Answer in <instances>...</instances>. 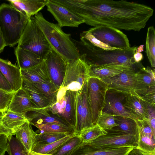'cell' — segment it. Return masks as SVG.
<instances>
[{
	"instance_id": "3957f363",
	"label": "cell",
	"mask_w": 155,
	"mask_h": 155,
	"mask_svg": "<svg viewBox=\"0 0 155 155\" xmlns=\"http://www.w3.org/2000/svg\"><path fill=\"white\" fill-rule=\"evenodd\" d=\"M34 18L52 49L67 61L80 58L70 34L64 32L57 24L48 21L40 12L35 15Z\"/></svg>"
},
{
	"instance_id": "74e56055",
	"label": "cell",
	"mask_w": 155,
	"mask_h": 155,
	"mask_svg": "<svg viewBox=\"0 0 155 155\" xmlns=\"http://www.w3.org/2000/svg\"><path fill=\"white\" fill-rule=\"evenodd\" d=\"M13 135L8 137V147L7 152L9 155H29L27 151L22 143Z\"/></svg>"
},
{
	"instance_id": "b9f144b4",
	"label": "cell",
	"mask_w": 155,
	"mask_h": 155,
	"mask_svg": "<svg viewBox=\"0 0 155 155\" xmlns=\"http://www.w3.org/2000/svg\"><path fill=\"white\" fill-rule=\"evenodd\" d=\"M15 92H8L0 89V111L4 113L8 110Z\"/></svg>"
},
{
	"instance_id": "277c9868",
	"label": "cell",
	"mask_w": 155,
	"mask_h": 155,
	"mask_svg": "<svg viewBox=\"0 0 155 155\" xmlns=\"http://www.w3.org/2000/svg\"><path fill=\"white\" fill-rule=\"evenodd\" d=\"M30 18L10 4L0 5V29L6 46L18 43Z\"/></svg>"
},
{
	"instance_id": "7402d4cb",
	"label": "cell",
	"mask_w": 155,
	"mask_h": 155,
	"mask_svg": "<svg viewBox=\"0 0 155 155\" xmlns=\"http://www.w3.org/2000/svg\"><path fill=\"white\" fill-rule=\"evenodd\" d=\"M125 107L137 120L147 118L148 113L145 103L131 92L126 94Z\"/></svg>"
},
{
	"instance_id": "4316f807",
	"label": "cell",
	"mask_w": 155,
	"mask_h": 155,
	"mask_svg": "<svg viewBox=\"0 0 155 155\" xmlns=\"http://www.w3.org/2000/svg\"><path fill=\"white\" fill-rule=\"evenodd\" d=\"M28 121L25 114H21L8 110L3 113L1 117V123L5 127L15 132L26 122Z\"/></svg>"
},
{
	"instance_id": "7c38bea8",
	"label": "cell",
	"mask_w": 155,
	"mask_h": 155,
	"mask_svg": "<svg viewBox=\"0 0 155 155\" xmlns=\"http://www.w3.org/2000/svg\"><path fill=\"white\" fill-rule=\"evenodd\" d=\"M46 6L47 10L52 15L61 28L78 27L85 23L83 19L57 0H48Z\"/></svg>"
},
{
	"instance_id": "5bb4252c",
	"label": "cell",
	"mask_w": 155,
	"mask_h": 155,
	"mask_svg": "<svg viewBox=\"0 0 155 155\" xmlns=\"http://www.w3.org/2000/svg\"><path fill=\"white\" fill-rule=\"evenodd\" d=\"M126 95L125 93L108 89L106 94L105 105L102 111L137 120L125 107Z\"/></svg>"
},
{
	"instance_id": "d6986e66",
	"label": "cell",
	"mask_w": 155,
	"mask_h": 155,
	"mask_svg": "<svg viewBox=\"0 0 155 155\" xmlns=\"http://www.w3.org/2000/svg\"><path fill=\"white\" fill-rule=\"evenodd\" d=\"M48 108L38 109L26 113V117L30 124H50L72 127L65 120L48 111Z\"/></svg>"
},
{
	"instance_id": "6da1fadb",
	"label": "cell",
	"mask_w": 155,
	"mask_h": 155,
	"mask_svg": "<svg viewBox=\"0 0 155 155\" xmlns=\"http://www.w3.org/2000/svg\"><path fill=\"white\" fill-rule=\"evenodd\" d=\"M83 19L87 25L107 26L139 31L153 16L150 6L126 0H58Z\"/></svg>"
},
{
	"instance_id": "d4e9b609",
	"label": "cell",
	"mask_w": 155,
	"mask_h": 155,
	"mask_svg": "<svg viewBox=\"0 0 155 155\" xmlns=\"http://www.w3.org/2000/svg\"><path fill=\"white\" fill-rule=\"evenodd\" d=\"M15 54L20 70L32 67L44 60L32 52L17 47L15 49Z\"/></svg>"
},
{
	"instance_id": "ffe728a7",
	"label": "cell",
	"mask_w": 155,
	"mask_h": 155,
	"mask_svg": "<svg viewBox=\"0 0 155 155\" xmlns=\"http://www.w3.org/2000/svg\"><path fill=\"white\" fill-rule=\"evenodd\" d=\"M134 148L125 147L97 148L84 143L71 155H126Z\"/></svg>"
},
{
	"instance_id": "ac0fdd59",
	"label": "cell",
	"mask_w": 155,
	"mask_h": 155,
	"mask_svg": "<svg viewBox=\"0 0 155 155\" xmlns=\"http://www.w3.org/2000/svg\"><path fill=\"white\" fill-rule=\"evenodd\" d=\"M38 109H39L34 106L26 92L21 88L15 92L8 110L25 115L28 112Z\"/></svg>"
},
{
	"instance_id": "681fc988",
	"label": "cell",
	"mask_w": 155,
	"mask_h": 155,
	"mask_svg": "<svg viewBox=\"0 0 155 155\" xmlns=\"http://www.w3.org/2000/svg\"><path fill=\"white\" fill-rule=\"evenodd\" d=\"M6 46L5 40L0 29V54L3 51L4 48Z\"/></svg>"
},
{
	"instance_id": "4fadbf2b",
	"label": "cell",
	"mask_w": 155,
	"mask_h": 155,
	"mask_svg": "<svg viewBox=\"0 0 155 155\" xmlns=\"http://www.w3.org/2000/svg\"><path fill=\"white\" fill-rule=\"evenodd\" d=\"M136 75V72L132 67L110 78L101 80L107 84L108 89L127 94L135 89Z\"/></svg>"
},
{
	"instance_id": "60d3db41",
	"label": "cell",
	"mask_w": 155,
	"mask_h": 155,
	"mask_svg": "<svg viewBox=\"0 0 155 155\" xmlns=\"http://www.w3.org/2000/svg\"><path fill=\"white\" fill-rule=\"evenodd\" d=\"M80 39L86 40L93 45L105 50H112L117 49L111 47L101 42L95 38L87 30L84 31L81 33L80 34Z\"/></svg>"
},
{
	"instance_id": "30bf717a",
	"label": "cell",
	"mask_w": 155,
	"mask_h": 155,
	"mask_svg": "<svg viewBox=\"0 0 155 155\" xmlns=\"http://www.w3.org/2000/svg\"><path fill=\"white\" fill-rule=\"evenodd\" d=\"M87 31L98 40L113 48L124 49L130 47L127 36L117 28L100 25L91 28Z\"/></svg>"
},
{
	"instance_id": "83f0119b",
	"label": "cell",
	"mask_w": 155,
	"mask_h": 155,
	"mask_svg": "<svg viewBox=\"0 0 155 155\" xmlns=\"http://www.w3.org/2000/svg\"><path fill=\"white\" fill-rule=\"evenodd\" d=\"M35 132L28 121L26 122L15 132L16 137L22 143L27 151H31L33 144Z\"/></svg>"
},
{
	"instance_id": "bcb514c9",
	"label": "cell",
	"mask_w": 155,
	"mask_h": 155,
	"mask_svg": "<svg viewBox=\"0 0 155 155\" xmlns=\"http://www.w3.org/2000/svg\"><path fill=\"white\" fill-rule=\"evenodd\" d=\"M2 116L0 117V136L5 135L8 137L11 135H14L15 134L12 131L5 127L1 124Z\"/></svg>"
},
{
	"instance_id": "f6af8a7d",
	"label": "cell",
	"mask_w": 155,
	"mask_h": 155,
	"mask_svg": "<svg viewBox=\"0 0 155 155\" xmlns=\"http://www.w3.org/2000/svg\"><path fill=\"white\" fill-rule=\"evenodd\" d=\"M0 89L8 92H12L8 83L0 72Z\"/></svg>"
},
{
	"instance_id": "9a60e30c",
	"label": "cell",
	"mask_w": 155,
	"mask_h": 155,
	"mask_svg": "<svg viewBox=\"0 0 155 155\" xmlns=\"http://www.w3.org/2000/svg\"><path fill=\"white\" fill-rule=\"evenodd\" d=\"M45 61L51 80L59 89L64 78L68 61L52 49Z\"/></svg>"
},
{
	"instance_id": "44dd1931",
	"label": "cell",
	"mask_w": 155,
	"mask_h": 155,
	"mask_svg": "<svg viewBox=\"0 0 155 155\" xmlns=\"http://www.w3.org/2000/svg\"><path fill=\"white\" fill-rule=\"evenodd\" d=\"M21 71L22 79L32 83H44L51 81L45 60L32 67Z\"/></svg>"
},
{
	"instance_id": "52a82bcc",
	"label": "cell",
	"mask_w": 155,
	"mask_h": 155,
	"mask_svg": "<svg viewBox=\"0 0 155 155\" xmlns=\"http://www.w3.org/2000/svg\"><path fill=\"white\" fill-rule=\"evenodd\" d=\"M89 78V65L80 58L68 61L64 78L60 88L78 92Z\"/></svg>"
},
{
	"instance_id": "8992f818",
	"label": "cell",
	"mask_w": 155,
	"mask_h": 155,
	"mask_svg": "<svg viewBox=\"0 0 155 155\" xmlns=\"http://www.w3.org/2000/svg\"><path fill=\"white\" fill-rule=\"evenodd\" d=\"M77 93V92L59 88L55 102L48 110L65 120L74 129L76 124Z\"/></svg>"
},
{
	"instance_id": "d590c367",
	"label": "cell",
	"mask_w": 155,
	"mask_h": 155,
	"mask_svg": "<svg viewBox=\"0 0 155 155\" xmlns=\"http://www.w3.org/2000/svg\"><path fill=\"white\" fill-rule=\"evenodd\" d=\"M73 135L67 136L55 142L46 145H33L31 151L39 153L51 155Z\"/></svg>"
},
{
	"instance_id": "e0dca14e",
	"label": "cell",
	"mask_w": 155,
	"mask_h": 155,
	"mask_svg": "<svg viewBox=\"0 0 155 155\" xmlns=\"http://www.w3.org/2000/svg\"><path fill=\"white\" fill-rule=\"evenodd\" d=\"M132 67L133 66L117 64H92L89 65V76L101 80L107 79Z\"/></svg>"
},
{
	"instance_id": "484cf974",
	"label": "cell",
	"mask_w": 155,
	"mask_h": 155,
	"mask_svg": "<svg viewBox=\"0 0 155 155\" xmlns=\"http://www.w3.org/2000/svg\"><path fill=\"white\" fill-rule=\"evenodd\" d=\"M136 85L135 90H138L155 86L154 69L143 67L136 72Z\"/></svg>"
},
{
	"instance_id": "ab89813d",
	"label": "cell",
	"mask_w": 155,
	"mask_h": 155,
	"mask_svg": "<svg viewBox=\"0 0 155 155\" xmlns=\"http://www.w3.org/2000/svg\"><path fill=\"white\" fill-rule=\"evenodd\" d=\"M115 116L102 111L98 117L96 124L104 130H110L118 126L115 121Z\"/></svg>"
},
{
	"instance_id": "f907efd6",
	"label": "cell",
	"mask_w": 155,
	"mask_h": 155,
	"mask_svg": "<svg viewBox=\"0 0 155 155\" xmlns=\"http://www.w3.org/2000/svg\"><path fill=\"white\" fill-rule=\"evenodd\" d=\"M143 45H140L138 47H137L136 50V52L138 53H141L143 51Z\"/></svg>"
},
{
	"instance_id": "4dcf8cb0",
	"label": "cell",
	"mask_w": 155,
	"mask_h": 155,
	"mask_svg": "<svg viewBox=\"0 0 155 155\" xmlns=\"http://www.w3.org/2000/svg\"><path fill=\"white\" fill-rule=\"evenodd\" d=\"M32 125L38 129L35 132L37 134H62L70 135L76 134L75 129L71 127L50 124H34Z\"/></svg>"
},
{
	"instance_id": "1f68e13d",
	"label": "cell",
	"mask_w": 155,
	"mask_h": 155,
	"mask_svg": "<svg viewBox=\"0 0 155 155\" xmlns=\"http://www.w3.org/2000/svg\"><path fill=\"white\" fill-rule=\"evenodd\" d=\"M84 143L79 136L75 134L61 145L51 155H71Z\"/></svg>"
},
{
	"instance_id": "603a6c76",
	"label": "cell",
	"mask_w": 155,
	"mask_h": 155,
	"mask_svg": "<svg viewBox=\"0 0 155 155\" xmlns=\"http://www.w3.org/2000/svg\"><path fill=\"white\" fill-rule=\"evenodd\" d=\"M22 88L25 91L33 104L39 109L50 107V101L32 83L22 79Z\"/></svg>"
},
{
	"instance_id": "f35d334b",
	"label": "cell",
	"mask_w": 155,
	"mask_h": 155,
	"mask_svg": "<svg viewBox=\"0 0 155 155\" xmlns=\"http://www.w3.org/2000/svg\"><path fill=\"white\" fill-rule=\"evenodd\" d=\"M131 92L143 101L155 106V86Z\"/></svg>"
},
{
	"instance_id": "cb8c5ba5",
	"label": "cell",
	"mask_w": 155,
	"mask_h": 155,
	"mask_svg": "<svg viewBox=\"0 0 155 155\" xmlns=\"http://www.w3.org/2000/svg\"><path fill=\"white\" fill-rule=\"evenodd\" d=\"M29 18L35 15L46 5L48 0H7Z\"/></svg>"
},
{
	"instance_id": "2e32d148",
	"label": "cell",
	"mask_w": 155,
	"mask_h": 155,
	"mask_svg": "<svg viewBox=\"0 0 155 155\" xmlns=\"http://www.w3.org/2000/svg\"><path fill=\"white\" fill-rule=\"evenodd\" d=\"M0 72L8 83L12 92L22 88V78L20 68L7 60L0 58Z\"/></svg>"
},
{
	"instance_id": "c3c4849f",
	"label": "cell",
	"mask_w": 155,
	"mask_h": 155,
	"mask_svg": "<svg viewBox=\"0 0 155 155\" xmlns=\"http://www.w3.org/2000/svg\"><path fill=\"white\" fill-rule=\"evenodd\" d=\"M133 58L135 62L139 63L143 58V54L141 53L135 52L133 55Z\"/></svg>"
},
{
	"instance_id": "ba28073f",
	"label": "cell",
	"mask_w": 155,
	"mask_h": 155,
	"mask_svg": "<svg viewBox=\"0 0 155 155\" xmlns=\"http://www.w3.org/2000/svg\"><path fill=\"white\" fill-rule=\"evenodd\" d=\"M107 85L100 79L89 77L87 81V95L89 102L93 124L96 122L105 104Z\"/></svg>"
},
{
	"instance_id": "e575fe53",
	"label": "cell",
	"mask_w": 155,
	"mask_h": 155,
	"mask_svg": "<svg viewBox=\"0 0 155 155\" xmlns=\"http://www.w3.org/2000/svg\"><path fill=\"white\" fill-rule=\"evenodd\" d=\"M32 84L49 101L51 106L54 104L59 89L51 81L46 83Z\"/></svg>"
},
{
	"instance_id": "7dc6e473",
	"label": "cell",
	"mask_w": 155,
	"mask_h": 155,
	"mask_svg": "<svg viewBox=\"0 0 155 155\" xmlns=\"http://www.w3.org/2000/svg\"><path fill=\"white\" fill-rule=\"evenodd\" d=\"M126 155H149L142 152L136 148H134Z\"/></svg>"
},
{
	"instance_id": "f546056e",
	"label": "cell",
	"mask_w": 155,
	"mask_h": 155,
	"mask_svg": "<svg viewBox=\"0 0 155 155\" xmlns=\"http://www.w3.org/2000/svg\"><path fill=\"white\" fill-rule=\"evenodd\" d=\"M115 119L118 126L112 129L133 136L138 139V131L135 120L127 117L116 115Z\"/></svg>"
},
{
	"instance_id": "5b68a950",
	"label": "cell",
	"mask_w": 155,
	"mask_h": 155,
	"mask_svg": "<svg viewBox=\"0 0 155 155\" xmlns=\"http://www.w3.org/2000/svg\"><path fill=\"white\" fill-rule=\"evenodd\" d=\"M18 44L17 47L31 51L43 60L51 49L33 17L29 19Z\"/></svg>"
},
{
	"instance_id": "836d02e7",
	"label": "cell",
	"mask_w": 155,
	"mask_h": 155,
	"mask_svg": "<svg viewBox=\"0 0 155 155\" xmlns=\"http://www.w3.org/2000/svg\"><path fill=\"white\" fill-rule=\"evenodd\" d=\"M146 53L149 61L153 67H155V30L153 26L147 29L146 41Z\"/></svg>"
},
{
	"instance_id": "7a4b0ae2",
	"label": "cell",
	"mask_w": 155,
	"mask_h": 155,
	"mask_svg": "<svg viewBox=\"0 0 155 155\" xmlns=\"http://www.w3.org/2000/svg\"><path fill=\"white\" fill-rule=\"evenodd\" d=\"M71 39L78 50L80 58L88 65L117 64L133 66L136 63L133 58L136 46L124 49L107 50L97 47L84 39L78 41Z\"/></svg>"
},
{
	"instance_id": "9c48e42d",
	"label": "cell",
	"mask_w": 155,
	"mask_h": 155,
	"mask_svg": "<svg viewBox=\"0 0 155 155\" xmlns=\"http://www.w3.org/2000/svg\"><path fill=\"white\" fill-rule=\"evenodd\" d=\"M105 130L106 134L86 144L97 148L137 147L138 138L135 137L112 129Z\"/></svg>"
},
{
	"instance_id": "8d00e7d4",
	"label": "cell",
	"mask_w": 155,
	"mask_h": 155,
	"mask_svg": "<svg viewBox=\"0 0 155 155\" xmlns=\"http://www.w3.org/2000/svg\"><path fill=\"white\" fill-rule=\"evenodd\" d=\"M62 134H50L35 133L33 145H44L53 143L67 136Z\"/></svg>"
},
{
	"instance_id": "7bdbcfd3",
	"label": "cell",
	"mask_w": 155,
	"mask_h": 155,
	"mask_svg": "<svg viewBox=\"0 0 155 155\" xmlns=\"http://www.w3.org/2000/svg\"><path fill=\"white\" fill-rule=\"evenodd\" d=\"M148 113L147 118L144 120L149 123L154 133L155 134V106L145 102Z\"/></svg>"
},
{
	"instance_id": "ee69618b",
	"label": "cell",
	"mask_w": 155,
	"mask_h": 155,
	"mask_svg": "<svg viewBox=\"0 0 155 155\" xmlns=\"http://www.w3.org/2000/svg\"><path fill=\"white\" fill-rule=\"evenodd\" d=\"M8 137L5 135L0 136V155H5L7 151L8 147Z\"/></svg>"
},
{
	"instance_id": "8fae6325",
	"label": "cell",
	"mask_w": 155,
	"mask_h": 155,
	"mask_svg": "<svg viewBox=\"0 0 155 155\" xmlns=\"http://www.w3.org/2000/svg\"><path fill=\"white\" fill-rule=\"evenodd\" d=\"M76 134L79 135L83 130L94 126L87 95V81L77 92L76 99Z\"/></svg>"
},
{
	"instance_id": "816d5d0a",
	"label": "cell",
	"mask_w": 155,
	"mask_h": 155,
	"mask_svg": "<svg viewBox=\"0 0 155 155\" xmlns=\"http://www.w3.org/2000/svg\"><path fill=\"white\" fill-rule=\"evenodd\" d=\"M29 155H51L50 154H44L31 151L29 153Z\"/></svg>"
},
{
	"instance_id": "f5cc1de1",
	"label": "cell",
	"mask_w": 155,
	"mask_h": 155,
	"mask_svg": "<svg viewBox=\"0 0 155 155\" xmlns=\"http://www.w3.org/2000/svg\"><path fill=\"white\" fill-rule=\"evenodd\" d=\"M3 113H2L0 111V117H1L2 116Z\"/></svg>"
},
{
	"instance_id": "d6a6232c",
	"label": "cell",
	"mask_w": 155,
	"mask_h": 155,
	"mask_svg": "<svg viewBox=\"0 0 155 155\" xmlns=\"http://www.w3.org/2000/svg\"><path fill=\"white\" fill-rule=\"evenodd\" d=\"M107 133L105 130L96 124L83 130L78 135L82 141L87 144Z\"/></svg>"
},
{
	"instance_id": "f1b7e54d",
	"label": "cell",
	"mask_w": 155,
	"mask_h": 155,
	"mask_svg": "<svg viewBox=\"0 0 155 155\" xmlns=\"http://www.w3.org/2000/svg\"><path fill=\"white\" fill-rule=\"evenodd\" d=\"M137 128L138 135L136 148L149 155H155V136L145 133Z\"/></svg>"
}]
</instances>
